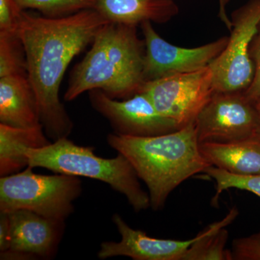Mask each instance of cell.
I'll use <instances>...</instances> for the list:
<instances>
[{"label":"cell","instance_id":"cell-2","mask_svg":"<svg viewBox=\"0 0 260 260\" xmlns=\"http://www.w3.org/2000/svg\"><path fill=\"white\" fill-rule=\"evenodd\" d=\"M107 143L122 154L148 189L155 211L165 206L176 188L210 167L200 151L194 123L156 136L108 135Z\"/></svg>","mask_w":260,"mask_h":260},{"label":"cell","instance_id":"cell-14","mask_svg":"<svg viewBox=\"0 0 260 260\" xmlns=\"http://www.w3.org/2000/svg\"><path fill=\"white\" fill-rule=\"evenodd\" d=\"M93 9L113 23L141 25L144 22L166 23L177 16L174 0H94Z\"/></svg>","mask_w":260,"mask_h":260},{"label":"cell","instance_id":"cell-18","mask_svg":"<svg viewBox=\"0 0 260 260\" xmlns=\"http://www.w3.org/2000/svg\"><path fill=\"white\" fill-rule=\"evenodd\" d=\"M28 75L23 43L17 32H0V78Z\"/></svg>","mask_w":260,"mask_h":260},{"label":"cell","instance_id":"cell-9","mask_svg":"<svg viewBox=\"0 0 260 260\" xmlns=\"http://www.w3.org/2000/svg\"><path fill=\"white\" fill-rule=\"evenodd\" d=\"M89 99L93 109L109 121L116 134L145 138L180 129L175 121L160 114L143 92L119 101L102 90H93L89 91Z\"/></svg>","mask_w":260,"mask_h":260},{"label":"cell","instance_id":"cell-5","mask_svg":"<svg viewBox=\"0 0 260 260\" xmlns=\"http://www.w3.org/2000/svg\"><path fill=\"white\" fill-rule=\"evenodd\" d=\"M32 168L0 178V212L29 211L65 221L74 212L83 191L79 177L64 174L43 175Z\"/></svg>","mask_w":260,"mask_h":260},{"label":"cell","instance_id":"cell-10","mask_svg":"<svg viewBox=\"0 0 260 260\" xmlns=\"http://www.w3.org/2000/svg\"><path fill=\"white\" fill-rule=\"evenodd\" d=\"M152 23L146 21L140 25L145 44V82L203 69L221 54L229 42V37H223L200 47H178L159 36Z\"/></svg>","mask_w":260,"mask_h":260},{"label":"cell","instance_id":"cell-13","mask_svg":"<svg viewBox=\"0 0 260 260\" xmlns=\"http://www.w3.org/2000/svg\"><path fill=\"white\" fill-rule=\"evenodd\" d=\"M0 124L22 128L42 125L28 75L0 78Z\"/></svg>","mask_w":260,"mask_h":260},{"label":"cell","instance_id":"cell-19","mask_svg":"<svg viewBox=\"0 0 260 260\" xmlns=\"http://www.w3.org/2000/svg\"><path fill=\"white\" fill-rule=\"evenodd\" d=\"M203 174L215 181V194L212 198V205H217L220 194L229 189H238L250 191L260 198V174L242 176L231 174L213 166L207 168Z\"/></svg>","mask_w":260,"mask_h":260},{"label":"cell","instance_id":"cell-16","mask_svg":"<svg viewBox=\"0 0 260 260\" xmlns=\"http://www.w3.org/2000/svg\"><path fill=\"white\" fill-rule=\"evenodd\" d=\"M42 125L15 127L0 124V176L15 174L28 167L26 152L51 143Z\"/></svg>","mask_w":260,"mask_h":260},{"label":"cell","instance_id":"cell-1","mask_svg":"<svg viewBox=\"0 0 260 260\" xmlns=\"http://www.w3.org/2000/svg\"><path fill=\"white\" fill-rule=\"evenodd\" d=\"M95 9L48 18L24 11L17 34L23 43L28 78L37 96L41 123L53 141L66 138L73 123L59 99V88L70 62L108 23Z\"/></svg>","mask_w":260,"mask_h":260},{"label":"cell","instance_id":"cell-11","mask_svg":"<svg viewBox=\"0 0 260 260\" xmlns=\"http://www.w3.org/2000/svg\"><path fill=\"white\" fill-rule=\"evenodd\" d=\"M112 220L121 240L102 243L98 251L100 259L126 256L135 260H184L188 249L196 239V237L188 240L157 239L130 227L119 214H114Z\"/></svg>","mask_w":260,"mask_h":260},{"label":"cell","instance_id":"cell-12","mask_svg":"<svg viewBox=\"0 0 260 260\" xmlns=\"http://www.w3.org/2000/svg\"><path fill=\"white\" fill-rule=\"evenodd\" d=\"M8 213L11 234L8 250L21 253L27 259H49L55 256L64 234L65 221L46 218L27 210Z\"/></svg>","mask_w":260,"mask_h":260},{"label":"cell","instance_id":"cell-25","mask_svg":"<svg viewBox=\"0 0 260 260\" xmlns=\"http://www.w3.org/2000/svg\"><path fill=\"white\" fill-rule=\"evenodd\" d=\"M231 0H218L219 11L218 17L222 23L225 25V27L231 31L232 28V23L231 18L228 16L226 7L228 4L230 3Z\"/></svg>","mask_w":260,"mask_h":260},{"label":"cell","instance_id":"cell-3","mask_svg":"<svg viewBox=\"0 0 260 260\" xmlns=\"http://www.w3.org/2000/svg\"><path fill=\"white\" fill-rule=\"evenodd\" d=\"M145 41L135 25L108 22L97 32L91 49L75 65L65 92L73 102L85 92L101 90L115 99L138 93L144 79Z\"/></svg>","mask_w":260,"mask_h":260},{"label":"cell","instance_id":"cell-8","mask_svg":"<svg viewBox=\"0 0 260 260\" xmlns=\"http://www.w3.org/2000/svg\"><path fill=\"white\" fill-rule=\"evenodd\" d=\"M200 143L260 136V113L244 92L214 93L194 122Z\"/></svg>","mask_w":260,"mask_h":260},{"label":"cell","instance_id":"cell-20","mask_svg":"<svg viewBox=\"0 0 260 260\" xmlns=\"http://www.w3.org/2000/svg\"><path fill=\"white\" fill-rule=\"evenodd\" d=\"M23 10L40 11L48 18H59L83 10L93 9L94 0H15Z\"/></svg>","mask_w":260,"mask_h":260},{"label":"cell","instance_id":"cell-26","mask_svg":"<svg viewBox=\"0 0 260 260\" xmlns=\"http://www.w3.org/2000/svg\"><path fill=\"white\" fill-rule=\"evenodd\" d=\"M257 107H258V109H260V102L259 103H258Z\"/></svg>","mask_w":260,"mask_h":260},{"label":"cell","instance_id":"cell-4","mask_svg":"<svg viewBox=\"0 0 260 260\" xmlns=\"http://www.w3.org/2000/svg\"><path fill=\"white\" fill-rule=\"evenodd\" d=\"M26 155L32 169L42 168L55 174L90 178L109 184L125 197L137 213L150 207L148 192L142 188L134 168L122 154L102 158L95 153L93 147L75 144L66 137L42 148L28 149Z\"/></svg>","mask_w":260,"mask_h":260},{"label":"cell","instance_id":"cell-7","mask_svg":"<svg viewBox=\"0 0 260 260\" xmlns=\"http://www.w3.org/2000/svg\"><path fill=\"white\" fill-rule=\"evenodd\" d=\"M146 94L160 114L179 127L193 124L215 90L209 66L189 73H173L145 82L139 91Z\"/></svg>","mask_w":260,"mask_h":260},{"label":"cell","instance_id":"cell-21","mask_svg":"<svg viewBox=\"0 0 260 260\" xmlns=\"http://www.w3.org/2000/svg\"><path fill=\"white\" fill-rule=\"evenodd\" d=\"M232 260H260V231L249 237L234 239Z\"/></svg>","mask_w":260,"mask_h":260},{"label":"cell","instance_id":"cell-15","mask_svg":"<svg viewBox=\"0 0 260 260\" xmlns=\"http://www.w3.org/2000/svg\"><path fill=\"white\" fill-rule=\"evenodd\" d=\"M200 151L210 166L233 174H260V136L237 141L200 143Z\"/></svg>","mask_w":260,"mask_h":260},{"label":"cell","instance_id":"cell-27","mask_svg":"<svg viewBox=\"0 0 260 260\" xmlns=\"http://www.w3.org/2000/svg\"><path fill=\"white\" fill-rule=\"evenodd\" d=\"M259 109V113H260V109Z\"/></svg>","mask_w":260,"mask_h":260},{"label":"cell","instance_id":"cell-23","mask_svg":"<svg viewBox=\"0 0 260 260\" xmlns=\"http://www.w3.org/2000/svg\"><path fill=\"white\" fill-rule=\"evenodd\" d=\"M250 55L254 65V74L249 88L244 92L251 102L257 106L260 102V25L250 48Z\"/></svg>","mask_w":260,"mask_h":260},{"label":"cell","instance_id":"cell-6","mask_svg":"<svg viewBox=\"0 0 260 260\" xmlns=\"http://www.w3.org/2000/svg\"><path fill=\"white\" fill-rule=\"evenodd\" d=\"M232 28L224 50L210 64L215 93L244 92L252 82L250 48L260 25V0H249L234 10Z\"/></svg>","mask_w":260,"mask_h":260},{"label":"cell","instance_id":"cell-17","mask_svg":"<svg viewBox=\"0 0 260 260\" xmlns=\"http://www.w3.org/2000/svg\"><path fill=\"white\" fill-rule=\"evenodd\" d=\"M238 213L234 207L225 218L210 224L198 234L184 260H232L231 251L225 249L229 232L225 227L235 220Z\"/></svg>","mask_w":260,"mask_h":260},{"label":"cell","instance_id":"cell-22","mask_svg":"<svg viewBox=\"0 0 260 260\" xmlns=\"http://www.w3.org/2000/svg\"><path fill=\"white\" fill-rule=\"evenodd\" d=\"M23 10L15 0H0V32H17Z\"/></svg>","mask_w":260,"mask_h":260},{"label":"cell","instance_id":"cell-24","mask_svg":"<svg viewBox=\"0 0 260 260\" xmlns=\"http://www.w3.org/2000/svg\"><path fill=\"white\" fill-rule=\"evenodd\" d=\"M10 235L9 214L0 212V252L10 249Z\"/></svg>","mask_w":260,"mask_h":260}]
</instances>
